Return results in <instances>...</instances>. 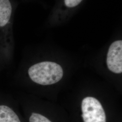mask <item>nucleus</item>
I'll list each match as a JSON object with an SVG mask.
<instances>
[{"mask_svg": "<svg viewBox=\"0 0 122 122\" xmlns=\"http://www.w3.org/2000/svg\"><path fill=\"white\" fill-rule=\"evenodd\" d=\"M14 11L11 0H0V58L5 62L13 54Z\"/></svg>", "mask_w": 122, "mask_h": 122, "instance_id": "nucleus-1", "label": "nucleus"}, {"mask_svg": "<svg viewBox=\"0 0 122 122\" xmlns=\"http://www.w3.org/2000/svg\"><path fill=\"white\" fill-rule=\"evenodd\" d=\"M31 80L41 85H50L62 78L63 71L60 65L52 61H42L31 66L28 70Z\"/></svg>", "mask_w": 122, "mask_h": 122, "instance_id": "nucleus-2", "label": "nucleus"}, {"mask_svg": "<svg viewBox=\"0 0 122 122\" xmlns=\"http://www.w3.org/2000/svg\"><path fill=\"white\" fill-rule=\"evenodd\" d=\"M82 117L84 122H106L105 110L100 101L92 97H87L81 103Z\"/></svg>", "mask_w": 122, "mask_h": 122, "instance_id": "nucleus-3", "label": "nucleus"}, {"mask_svg": "<svg viewBox=\"0 0 122 122\" xmlns=\"http://www.w3.org/2000/svg\"><path fill=\"white\" fill-rule=\"evenodd\" d=\"M107 65L109 69L113 73H122V40L115 41L110 45L107 53Z\"/></svg>", "mask_w": 122, "mask_h": 122, "instance_id": "nucleus-4", "label": "nucleus"}, {"mask_svg": "<svg viewBox=\"0 0 122 122\" xmlns=\"http://www.w3.org/2000/svg\"><path fill=\"white\" fill-rule=\"evenodd\" d=\"M0 122H21L13 109L5 105H0Z\"/></svg>", "mask_w": 122, "mask_h": 122, "instance_id": "nucleus-5", "label": "nucleus"}, {"mask_svg": "<svg viewBox=\"0 0 122 122\" xmlns=\"http://www.w3.org/2000/svg\"><path fill=\"white\" fill-rule=\"evenodd\" d=\"M83 0H63V6L67 10L73 9L77 6Z\"/></svg>", "mask_w": 122, "mask_h": 122, "instance_id": "nucleus-6", "label": "nucleus"}, {"mask_svg": "<svg viewBox=\"0 0 122 122\" xmlns=\"http://www.w3.org/2000/svg\"><path fill=\"white\" fill-rule=\"evenodd\" d=\"M30 122H52L48 118L39 113H33L30 118Z\"/></svg>", "mask_w": 122, "mask_h": 122, "instance_id": "nucleus-7", "label": "nucleus"}]
</instances>
